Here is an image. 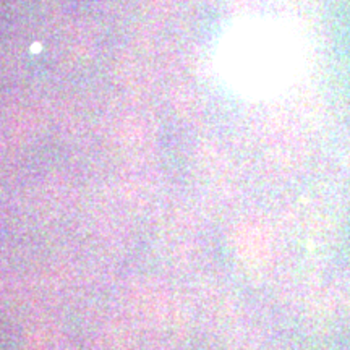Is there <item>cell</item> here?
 <instances>
[{"label": "cell", "instance_id": "cell-1", "mask_svg": "<svg viewBox=\"0 0 350 350\" xmlns=\"http://www.w3.org/2000/svg\"><path fill=\"white\" fill-rule=\"evenodd\" d=\"M304 64L297 34L273 21H243L226 34L221 65L227 83L247 96H269L291 85Z\"/></svg>", "mask_w": 350, "mask_h": 350}]
</instances>
